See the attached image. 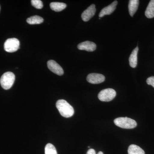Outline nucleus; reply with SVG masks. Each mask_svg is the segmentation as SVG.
Listing matches in <instances>:
<instances>
[{
	"label": "nucleus",
	"instance_id": "obj_1",
	"mask_svg": "<svg viewBox=\"0 0 154 154\" xmlns=\"http://www.w3.org/2000/svg\"><path fill=\"white\" fill-rule=\"evenodd\" d=\"M57 108L61 115L66 118L71 117L74 113V110L71 105L66 100L60 99L56 102Z\"/></svg>",
	"mask_w": 154,
	"mask_h": 154
},
{
	"label": "nucleus",
	"instance_id": "obj_2",
	"mask_svg": "<svg viewBox=\"0 0 154 154\" xmlns=\"http://www.w3.org/2000/svg\"><path fill=\"white\" fill-rule=\"evenodd\" d=\"M114 122L116 126L125 129L134 128L137 125L136 122L134 120L127 117L115 119Z\"/></svg>",
	"mask_w": 154,
	"mask_h": 154
},
{
	"label": "nucleus",
	"instance_id": "obj_3",
	"mask_svg": "<svg viewBox=\"0 0 154 154\" xmlns=\"http://www.w3.org/2000/svg\"><path fill=\"white\" fill-rule=\"evenodd\" d=\"M15 80V75L12 72H8L4 73L1 77L0 83L3 89L9 90L13 86Z\"/></svg>",
	"mask_w": 154,
	"mask_h": 154
},
{
	"label": "nucleus",
	"instance_id": "obj_4",
	"mask_svg": "<svg viewBox=\"0 0 154 154\" xmlns=\"http://www.w3.org/2000/svg\"><path fill=\"white\" fill-rule=\"evenodd\" d=\"M116 92L111 88H107L100 91L98 95V98L102 102H110L116 96Z\"/></svg>",
	"mask_w": 154,
	"mask_h": 154
},
{
	"label": "nucleus",
	"instance_id": "obj_5",
	"mask_svg": "<svg viewBox=\"0 0 154 154\" xmlns=\"http://www.w3.org/2000/svg\"><path fill=\"white\" fill-rule=\"evenodd\" d=\"M4 48L8 52H15L20 48V42L16 38H8L5 42Z\"/></svg>",
	"mask_w": 154,
	"mask_h": 154
},
{
	"label": "nucleus",
	"instance_id": "obj_6",
	"mask_svg": "<svg viewBox=\"0 0 154 154\" xmlns=\"http://www.w3.org/2000/svg\"><path fill=\"white\" fill-rule=\"evenodd\" d=\"M48 67L53 72L58 75H62L63 74V69L56 62L53 60H50L47 62Z\"/></svg>",
	"mask_w": 154,
	"mask_h": 154
},
{
	"label": "nucleus",
	"instance_id": "obj_7",
	"mask_svg": "<svg viewBox=\"0 0 154 154\" xmlns=\"http://www.w3.org/2000/svg\"><path fill=\"white\" fill-rule=\"evenodd\" d=\"M87 80L88 82L91 84H98L105 81V77L101 74L91 73L88 75Z\"/></svg>",
	"mask_w": 154,
	"mask_h": 154
},
{
	"label": "nucleus",
	"instance_id": "obj_8",
	"mask_svg": "<svg viewBox=\"0 0 154 154\" xmlns=\"http://www.w3.org/2000/svg\"><path fill=\"white\" fill-rule=\"evenodd\" d=\"M96 9L95 5L94 4L91 5L82 14V19L84 22H88L91 19V18L94 17L96 14Z\"/></svg>",
	"mask_w": 154,
	"mask_h": 154
},
{
	"label": "nucleus",
	"instance_id": "obj_9",
	"mask_svg": "<svg viewBox=\"0 0 154 154\" xmlns=\"http://www.w3.org/2000/svg\"><path fill=\"white\" fill-rule=\"evenodd\" d=\"M78 48L80 50H85L88 51H94L96 49V45L92 42H84L78 45Z\"/></svg>",
	"mask_w": 154,
	"mask_h": 154
},
{
	"label": "nucleus",
	"instance_id": "obj_10",
	"mask_svg": "<svg viewBox=\"0 0 154 154\" xmlns=\"http://www.w3.org/2000/svg\"><path fill=\"white\" fill-rule=\"evenodd\" d=\"M117 3H118L117 1H114L109 5L102 9L99 14V17L101 18V17H104L105 15H110L112 13H113V11H115L116 8Z\"/></svg>",
	"mask_w": 154,
	"mask_h": 154
},
{
	"label": "nucleus",
	"instance_id": "obj_11",
	"mask_svg": "<svg viewBox=\"0 0 154 154\" xmlns=\"http://www.w3.org/2000/svg\"><path fill=\"white\" fill-rule=\"evenodd\" d=\"M138 47H137L133 51L129 58V65L132 68H135L137 64V53Z\"/></svg>",
	"mask_w": 154,
	"mask_h": 154
},
{
	"label": "nucleus",
	"instance_id": "obj_12",
	"mask_svg": "<svg viewBox=\"0 0 154 154\" xmlns=\"http://www.w3.org/2000/svg\"><path fill=\"white\" fill-rule=\"evenodd\" d=\"M139 1L138 0H130L128 4V11L129 14L131 17H133L134 14L137 11L138 8Z\"/></svg>",
	"mask_w": 154,
	"mask_h": 154
},
{
	"label": "nucleus",
	"instance_id": "obj_13",
	"mask_svg": "<svg viewBox=\"0 0 154 154\" xmlns=\"http://www.w3.org/2000/svg\"><path fill=\"white\" fill-rule=\"evenodd\" d=\"M145 16L149 19L154 17V0L150 1L145 11Z\"/></svg>",
	"mask_w": 154,
	"mask_h": 154
},
{
	"label": "nucleus",
	"instance_id": "obj_14",
	"mask_svg": "<svg viewBox=\"0 0 154 154\" xmlns=\"http://www.w3.org/2000/svg\"><path fill=\"white\" fill-rule=\"evenodd\" d=\"M51 9L55 12H60L66 8V5L61 2H52L50 5Z\"/></svg>",
	"mask_w": 154,
	"mask_h": 154
},
{
	"label": "nucleus",
	"instance_id": "obj_15",
	"mask_svg": "<svg viewBox=\"0 0 154 154\" xmlns=\"http://www.w3.org/2000/svg\"><path fill=\"white\" fill-rule=\"evenodd\" d=\"M128 154H145L143 149L139 146L132 144L129 146L128 149Z\"/></svg>",
	"mask_w": 154,
	"mask_h": 154
},
{
	"label": "nucleus",
	"instance_id": "obj_16",
	"mask_svg": "<svg viewBox=\"0 0 154 154\" xmlns=\"http://www.w3.org/2000/svg\"><path fill=\"white\" fill-rule=\"evenodd\" d=\"M44 19L42 17L38 16H34L28 18L27 19V22L30 25H36L42 23Z\"/></svg>",
	"mask_w": 154,
	"mask_h": 154
},
{
	"label": "nucleus",
	"instance_id": "obj_17",
	"mask_svg": "<svg viewBox=\"0 0 154 154\" xmlns=\"http://www.w3.org/2000/svg\"><path fill=\"white\" fill-rule=\"evenodd\" d=\"M45 154H57V151L54 146L51 143L46 145L45 149Z\"/></svg>",
	"mask_w": 154,
	"mask_h": 154
},
{
	"label": "nucleus",
	"instance_id": "obj_18",
	"mask_svg": "<svg viewBox=\"0 0 154 154\" xmlns=\"http://www.w3.org/2000/svg\"><path fill=\"white\" fill-rule=\"evenodd\" d=\"M31 3L32 5L36 9H41L43 8V3L40 0H32Z\"/></svg>",
	"mask_w": 154,
	"mask_h": 154
},
{
	"label": "nucleus",
	"instance_id": "obj_19",
	"mask_svg": "<svg viewBox=\"0 0 154 154\" xmlns=\"http://www.w3.org/2000/svg\"><path fill=\"white\" fill-rule=\"evenodd\" d=\"M147 84L152 86L154 88V76L149 77L146 80Z\"/></svg>",
	"mask_w": 154,
	"mask_h": 154
},
{
	"label": "nucleus",
	"instance_id": "obj_20",
	"mask_svg": "<svg viewBox=\"0 0 154 154\" xmlns=\"http://www.w3.org/2000/svg\"><path fill=\"white\" fill-rule=\"evenodd\" d=\"M87 154H96V151L94 149H91L87 152Z\"/></svg>",
	"mask_w": 154,
	"mask_h": 154
},
{
	"label": "nucleus",
	"instance_id": "obj_21",
	"mask_svg": "<svg viewBox=\"0 0 154 154\" xmlns=\"http://www.w3.org/2000/svg\"><path fill=\"white\" fill-rule=\"evenodd\" d=\"M97 154H103V153L102 152H99V153H98Z\"/></svg>",
	"mask_w": 154,
	"mask_h": 154
},
{
	"label": "nucleus",
	"instance_id": "obj_22",
	"mask_svg": "<svg viewBox=\"0 0 154 154\" xmlns=\"http://www.w3.org/2000/svg\"><path fill=\"white\" fill-rule=\"evenodd\" d=\"M0 10H1V7H0Z\"/></svg>",
	"mask_w": 154,
	"mask_h": 154
}]
</instances>
